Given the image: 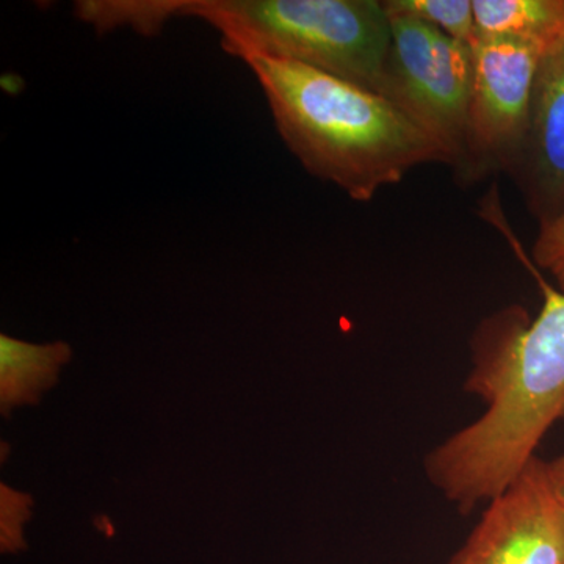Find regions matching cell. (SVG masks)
Listing matches in <instances>:
<instances>
[{
  "label": "cell",
  "mask_w": 564,
  "mask_h": 564,
  "mask_svg": "<svg viewBox=\"0 0 564 564\" xmlns=\"http://www.w3.org/2000/svg\"><path fill=\"white\" fill-rule=\"evenodd\" d=\"M383 6L389 14L415 18L463 43L477 36L470 0H384Z\"/></svg>",
  "instance_id": "obj_10"
},
{
  "label": "cell",
  "mask_w": 564,
  "mask_h": 564,
  "mask_svg": "<svg viewBox=\"0 0 564 564\" xmlns=\"http://www.w3.org/2000/svg\"><path fill=\"white\" fill-rule=\"evenodd\" d=\"M389 18L392 39L381 95L437 144L444 163L462 174L473 90V46L415 18Z\"/></svg>",
  "instance_id": "obj_4"
},
{
  "label": "cell",
  "mask_w": 564,
  "mask_h": 564,
  "mask_svg": "<svg viewBox=\"0 0 564 564\" xmlns=\"http://www.w3.org/2000/svg\"><path fill=\"white\" fill-rule=\"evenodd\" d=\"M240 61L261 85L285 147L352 202H372L415 166L444 163L437 144L384 96L300 63Z\"/></svg>",
  "instance_id": "obj_2"
},
{
  "label": "cell",
  "mask_w": 564,
  "mask_h": 564,
  "mask_svg": "<svg viewBox=\"0 0 564 564\" xmlns=\"http://www.w3.org/2000/svg\"><path fill=\"white\" fill-rule=\"evenodd\" d=\"M547 474L551 478L552 489L564 511V455L547 462Z\"/></svg>",
  "instance_id": "obj_12"
},
{
  "label": "cell",
  "mask_w": 564,
  "mask_h": 564,
  "mask_svg": "<svg viewBox=\"0 0 564 564\" xmlns=\"http://www.w3.org/2000/svg\"><path fill=\"white\" fill-rule=\"evenodd\" d=\"M513 174L540 225L564 209V36L538 63L529 133Z\"/></svg>",
  "instance_id": "obj_7"
},
{
  "label": "cell",
  "mask_w": 564,
  "mask_h": 564,
  "mask_svg": "<svg viewBox=\"0 0 564 564\" xmlns=\"http://www.w3.org/2000/svg\"><path fill=\"white\" fill-rule=\"evenodd\" d=\"M525 263L543 291L540 314L532 321L510 306L480 323L464 389L488 410L423 462L430 484L462 514L499 496L564 417V293Z\"/></svg>",
  "instance_id": "obj_1"
},
{
  "label": "cell",
  "mask_w": 564,
  "mask_h": 564,
  "mask_svg": "<svg viewBox=\"0 0 564 564\" xmlns=\"http://www.w3.org/2000/svg\"><path fill=\"white\" fill-rule=\"evenodd\" d=\"M445 564H564V511L547 462L533 456Z\"/></svg>",
  "instance_id": "obj_6"
},
{
  "label": "cell",
  "mask_w": 564,
  "mask_h": 564,
  "mask_svg": "<svg viewBox=\"0 0 564 564\" xmlns=\"http://www.w3.org/2000/svg\"><path fill=\"white\" fill-rule=\"evenodd\" d=\"M478 36L511 39L547 50L564 36V0H473Z\"/></svg>",
  "instance_id": "obj_8"
},
{
  "label": "cell",
  "mask_w": 564,
  "mask_h": 564,
  "mask_svg": "<svg viewBox=\"0 0 564 564\" xmlns=\"http://www.w3.org/2000/svg\"><path fill=\"white\" fill-rule=\"evenodd\" d=\"M70 358L69 345H35L0 336V397L3 411L14 404L35 402L41 391L57 380Z\"/></svg>",
  "instance_id": "obj_9"
},
{
  "label": "cell",
  "mask_w": 564,
  "mask_h": 564,
  "mask_svg": "<svg viewBox=\"0 0 564 564\" xmlns=\"http://www.w3.org/2000/svg\"><path fill=\"white\" fill-rule=\"evenodd\" d=\"M474 76L462 180L513 173L524 150L538 63L544 50L525 41L475 36Z\"/></svg>",
  "instance_id": "obj_5"
},
{
  "label": "cell",
  "mask_w": 564,
  "mask_h": 564,
  "mask_svg": "<svg viewBox=\"0 0 564 564\" xmlns=\"http://www.w3.org/2000/svg\"><path fill=\"white\" fill-rule=\"evenodd\" d=\"M101 13L107 31L132 28L143 35L172 18H196L221 33L232 57L300 63L383 91L392 33L378 0H106Z\"/></svg>",
  "instance_id": "obj_3"
},
{
  "label": "cell",
  "mask_w": 564,
  "mask_h": 564,
  "mask_svg": "<svg viewBox=\"0 0 564 564\" xmlns=\"http://www.w3.org/2000/svg\"><path fill=\"white\" fill-rule=\"evenodd\" d=\"M532 259L536 269L547 273L555 288L564 293V209L552 220L541 223Z\"/></svg>",
  "instance_id": "obj_11"
}]
</instances>
